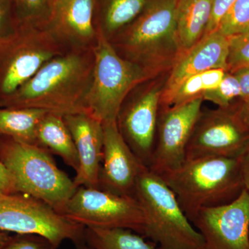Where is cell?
<instances>
[{
	"instance_id": "6da1fadb",
	"label": "cell",
	"mask_w": 249,
	"mask_h": 249,
	"mask_svg": "<svg viewBox=\"0 0 249 249\" xmlns=\"http://www.w3.org/2000/svg\"><path fill=\"white\" fill-rule=\"evenodd\" d=\"M94 49L67 51L46 62L0 107L42 109L62 116L86 113L85 96L94 67Z\"/></svg>"
},
{
	"instance_id": "7a4b0ae2",
	"label": "cell",
	"mask_w": 249,
	"mask_h": 249,
	"mask_svg": "<svg viewBox=\"0 0 249 249\" xmlns=\"http://www.w3.org/2000/svg\"><path fill=\"white\" fill-rule=\"evenodd\" d=\"M178 0H155L133 22L109 40L119 55L150 78L170 71L183 53L177 34Z\"/></svg>"
},
{
	"instance_id": "3957f363",
	"label": "cell",
	"mask_w": 249,
	"mask_h": 249,
	"mask_svg": "<svg viewBox=\"0 0 249 249\" xmlns=\"http://www.w3.org/2000/svg\"><path fill=\"white\" fill-rule=\"evenodd\" d=\"M160 177L191 222L200 210L229 204L245 189L240 157L186 159L181 166Z\"/></svg>"
},
{
	"instance_id": "277c9868",
	"label": "cell",
	"mask_w": 249,
	"mask_h": 249,
	"mask_svg": "<svg viewBox=\"0 0 249 249\" xmlns=\"http://www.w3.org/2000/svg\"><path fill=\"white\" fill-rule=\"evenodd\" d=\"M134 197L144 214L142 237L157 249H201L202 237L187 217L163 178L145 168L136 183Z\"/></svg>"
},
{
	"instance_id": "5b68a950",
	"label": "cell",
	"mask_w": 249,
	"mask_h": 249,
	"mask_svg": "<svg viewBox=\"0 0 249 249\" xmlns=\"http://www.w3.org/2000/svg\"><path fill=\"white\" fill-rule=\"evenodd\" d=\"M0 161L12 175L18 193L40 199L57 212L76 191L73 179L38 145L0 137Z\"/></svg>"
},
{
	"instance_id": "8992f818",
	"label": "cell",
	"mask_w": 249,
	"mask_h": 249,
	"mask_svg": "<svg viewBox=\"0 0 249 249\" xmlns=\"http://www.w3.org/2000/svg\"><path fill=\"white\" fill-rule=\"evenodd\" d=\"M98 31L92 78L85 96L84 108L86 113L106 124L115 122L129 93L152 78L137 64L121 57Z\"/></svg>"
},
{
	"instance_id": "52a82bcc",
	"label": "cell",
	"mask_w": 249,
	"mask_h": 249,
	"mask_svg": "<svg viewBox=\"0 0 249 249\" xmlns=\"http://www.w3.org/2000/svg\"><path fill=\"white\" fill-rule=\"evenodd\" d=\"M67 52L47 28L19 24L0 38V103L51 59Z\"/></svg>"
},
{
	"instance_id": "ba28073f",
	"label": "cell",
	"mask_w": 249,
	"mask_h": 249,
	"mask_svg": "<svg viewBox=\"0 0 249 249\" xmlns=\"http://www.w3.org/2000/svg\"><path fill=\"white\" fill-rule=\"evenodd\" d=\"M85 229L33 196L21 193L0 196L1 231L41 236L57 249L65 240L74 245L84 241Z\"/></svg>"
},
{
	"instance_id": "9c48e42d",
	"label": "cell",
	"mask_w": 249,
	"mask_h": 249,
	"mask_svg": "<svg viewBox=\"0 0 249 249\" xmlns=\"http://www.w3.org/2000/svg\"><path fill=\"white\" fill-rule=\"evenodd\" d=\"M59 213L85 228L129 229L141 235L143 232L144 214L138 200L100 188H77Z\"/></svg>"
},
{
	"instance_id": "30bf717a",
	"label": "cell",
	"mask_w": 249,
	"mask_h": 249,
	"mask_svg": "<svg viewBox=\"0 0 249 249\" xmlns=\"http://www.w3.org/2000/svg\"><path fill=\"white\" fill-rule=\"evenodd\" d=\"M147 80L134 88L120 108L116 124L132 152L150 166L155 147L163 79Z\"/></svg>"
},
{
	"instance_id": "8fae6325",
	"label": "cell",
	"mask_w": 249,
	"mask_h": 249,
	"mask_svg": "<svg viewBox=\"0 0 249 249\" xmlns=\"http://www.w3.org/2000/svg\"><path fill=\"white\" fill-rule=\"evenodd\" d=\"M235 104L201 111L187 145L186 159L241 157L249 145V132L239 117Z\"/></svg>"
},
{
	"instance_id": "7c38bea8",
	"label": "cell",
	"mask_w": 249,
	"mask_h": 249,
	"mask_svg": "<svg viewBox=\"0 0 249 249\" xmlns=\"http://www.w3.org/2000/svg\"><path fill=\"white\" fill-rule=\"evenodd\" d=\"M203 101L199 97L178 106L160 107L149 170L160 176L185 161L187 145L202 111Z\"/></svg>"
},
{
	"instance_id": "4fadbf2b",
	"label": "cell",
	"mask_w": 249,
	"mask_h": 249,
	"mask_svg": "<svg viewBox=\"0 0 249 249\" xmlns=\"http://www.w3.org/2000/svg\"><path fill=\"white\" fill-rule=\"evenodd\" d=\"M191 223L202 237L201 249H249V193L200 210Z\"/></svg>"
},
{
	"instance_id": "5bb4252c",
	"label": "cell",
	"mask_w": 249,
	"mask_h": 249,
	"mask_svg": "<svg viewBox=\"0 0 249 249\" xmlns=\"http://www.w3.org/2000/svg\"><path fill=\"white\" fill-rule=\"evenodd\" d=\"M103 124L100 189L121 196H133L139 175L145 169L121 135L115 122Z\"/></svg>"
},
{
	"instance_id": "9a60e30c",
	"label": "cell",
	"mask_w": 249,
	"mask_h": 249,
	"mask_svg": "<svg viewBox=\"0 0 249 249\" xmlns=\"http://www.w3.org/2000/svg\"><path fill=\"white\" fill-rule=\"evenodd\" d=\"M96 0H55L47 29L66 51L94 49L98 31Z\"/></svg>"
},
{
	"instance_id": "2e32d148",
	"label": "cell",
	"mask_w": 249,
	"mask_h": 249,
	"mask_svg": "<svg viewBox=\"0 0 249 249\" xmlns=\"http://www.w3.org/2000/svg\"><path fill=\"white\" fill-rule=\"evenodd\" d=\"M229 37L217 31L204 36L192 48L183 52L170 69L160 98L163 107L175 90L190 77L203 72L223 69L228 71Z\"/></svg>"
},
{
	"instance_id": "e0dca14e",
	"label": "cell",
	"mask_w": 249,
	"mask_h": 249,
	"mask_svg": "<svg viewBox=\"0 0 249 249\" xmlns=\"http://www.w3.org/2000/svg\"><path fill=\"white\" fill-rule=\"evenodd\" d=\"M74 142L79 168L73 178L77 187L99 188L103 157V124L88 113L64 116Z\"/></svg>"
},
{
	"instance_id": "ac0fdd59",
	"label": "cell",
	"mask_w": 249,
	"mask_h": 249,
	"mask_svg": "<svg viewBox=\"0 0 249 249\" xmlns=\"http://www.w3.org/2000/svg\"><path fill=\"white\" fill-rule=\"evenodd\" d=\"M37 145L59 156L65 164L78 171L79 160L74 142L64 116L54 113L45 114L37 126Z\"/></svg>"
},
{
	"instance_id": "d6986e66",
	"label": "cell",
	"mask_w": 249,
	"mask_h": 249,
	"mask_svg": "<svg viewBox=\"0 0 249 249\" xmlns=\"http://www.w3.org/2000/svg\"><path fill=\"white\" fill-rule=\"evenodd\" d=\"M212 7L213 0H178L177 34L183 53L204 37Z\"/></svg>"
},
{
	"instance_id": "ffe728a7",
	"label": "cell",
	"mask_w": 249,
	"mask_h": 249,
	"mask_svg": "<svg viewBox=\"0 0 249 249\" xmlns=\"http://www.w3.org/2000/svg\"><path fill=\"white\" fill-rule=\"evenodd\" d=\"M47 111L24 108L0 107V137H7L17 142L37 145V126Z\"/></svg>"
},
{
	"instance_id": "44dd1931",
	"label": "cell",
	"mask_w": 249,
	"mask_h": 249,
	"mask_svg": "<svg viewBox=\"0 0 249 249\" xmlns=\"http://www.w3.org/2000/svg\"><path fill=\"white\" fill-rule=\"evenodd\" d=\"M148 0H107L103 8L98 29L108 40L133 22L145 11Z\"/></svg>"
},
{
	"instance_id": "7402d4cb",
	"label": "cell",
	"mask_w": 249,
	"mask_h": 249,
	"mask_svg": "<svg viewBox=\"0 0 249 249\" xmlns=\"http://www.w3.org/2000/svg\"><path fill=\"white\" fill-rule=\"evenodd\" d=\"M85 240L93 249H157L150 241L129 229L85 228Z\"/></svg>"
},
{
	"instance_id": "603a6c76",
	"label": "cell",
	"mask_w": 249,
	"mask_h": 249,
	"mask_svg": "<svg viewBox=\"0 0 249 249\" xmlns=\"http://www.w3.org/2000/svg\"><path fill=\"white\" fill-rule=\"evenodd\" d=\"M227 72L223 69H214L190 77L178 87L163 107L178 106L203 97L206 91L220 84Z\"/></svg>"
},
{
	"instance_id": "cb8c5ba5",
	"label": "cell",
	"mask_w": 249,
	"mask_h": 249,
	"mask_svg": "<svg viewBox=\"0 0 249 249\" xmlns=\"http://www.w3.org/2000/svg\"><path fill=\"white\" fill-rule=\"evenodd\" d=\"M55 0H12L18 26L28 24L47 28L53 14Z\"/></svg>"
},
{
	"instance_id": "d4e9b609",
	"label": "cell",
	"mask_w": 249,
	"mask_h": 249,
	"mask_svg": "<svg viewBox=\"0 0 249 249\" xmlns=\"http://www.w3.org/2000/svg\"><path fill=\"white\" fill-rule=\"evenodd\" d=\"M249 31V0H236L218 25L217 32L227 37Z\"/></svg>"
},
{
	"instance_id": "484cf974",
	"label": "cell",
	"mask_w": 249,
	"mask_h": 249,
	"mask_svg": "<svg viewBox=\"0 0 249 249\" xmlns=\"http://www.w3.org/2000/svg\"><path fill=\"white\" fill-rule=\"evenodd\" d=\"M241 89L240 83L233 73L227 71L220 84L214 89L206 91L203 98L206 101L217 105L221 108L231 107L235 104L234 101H240Z\"/></svg>"
},
{
	"instance_id": "4316f807",
	"label": "cell",
	"mask_w": 249,
	"mask_h": 249,
	"mask_svg": "<svg viewBox=\"0 0 249 249\" xmlns=\"http://www.w3.org/2000/svg\"><path fill=\"white\" fill-rule=\"evenodd\" d=\"M229 39L228 71L233 73L242 69L249 68V31Z\"/></svg>"
},
{
	"instance_id": "83f0119b",
	"label": "cell",
	"mask_w": 249,
	"mask_h": 249,
	"mask_svg": "<svg viewBox=\"0 0 249 249\" xmlns=\"http://www.w3.org/2000/svg\"><path fill=\"white\" fill-rule=\"evenodd\" d=\"M1 249H56L49 240L41 236L19 235L11 237Z\"/></svg>"
},
{
	"instance_id": "f1b7e54d",
	"label": "cell",
	"mask_w": 249,
	"mask_h": 249,
	"mask_svg": "<svg viewBox=\"0 0 249 249\" xmlns=\"http://www.w3.org/2000/svg\"><path fill=\"white\" fill-rule=\"evenodd\" d=\"M17 27L12 0H0V38L14 33Z\"/></svg>"
},
{
	"instance_id": "f546056e",
	"label": "cell",
	"mask_w": 249,
	"mask_h": 249,
	"mask_svg": "<svg viewBox=\"0 0 249 249\" xmlns=\"http://www.w3.org/2000/svg\"><path fill=\"white\" fill-rule=\"evenodd\" d=\"M235 1L236 0H213L212 14L204 36L209 35L217 30L221 19Z\"/></svg>"
},
{
	"instance_id": "4dcf8cb0",
	"label": "cell",
	"mask_w": 249,
	"mask_h": 249,
	"mask_svg": "<svg viewBox=\"0 0 249 249\" xmlns=\"http://www.w3.org/2000/svg\"><path fill=\"white\" fill-rule=\"evenodd\" d=\"M18 193L12 175L0 161V196Z\"/></svg>"
},
{
	"instance_id": "1f68e13d",
	"label": "cell",
	"mask_w": 249,
	"mask_h": 249,
	"mask_svg": "<svg viewBox=\"0 0 249 249\" xmlns=\"http://www.w3.org/2000/svg\"><path fill=\"white\" fill-rule=\"evenodd\" d=\"M232 73L235 75L240 83V101H248L249 100V68L242 69Z\"/></svg>"
},
{
	"instance_id": "d6a6232c",
	"label": "cell",
	"mask_w": 249,
	"mask_h": 249,
	"mask_svg": "<svg viewBox=\"0 0 249 249\" xmlns=\"http://www.w3.org/2000/svg\"><path fill=\"white\" fill-rule=\"evenodd\" d=\"M241 173L245 189L249 193V145L240 157Z\"/></svg>"
},
{
	"instance_id": "836d02e7",
	"label": "cell",
	"mask_w": 249,
	"mask_h": 249,
	"mask_svg": "<svg viewBox=\"0 0 249 249\" xmlns=\"http://www.w3.org/2000/svg\"><path fill=\"white\" fill-rule=\"evenodd\" d=\"M235 107L239 117L249 132V100L239 101L235 103Z\"/></svg>"
},
{
	"instance_id": "e575fe53",
	"label": "cell",
	"mask_w": 249,
	"mask_h": 249,
	"mask_svg": "<svg viewBox=\"0 0 249 249\" xmlns=\"http://www.w3.org/2000/svg\"><path fill=\"white\" fill-rule=\"evenodd\" d=\"M11 238V236H10L8 232L0 231V249H2Z\"/></svg>"
},
{
	"instance_id": "d590c367",
	"label": "cell",
	"mask_w": 249,
	"mask_h": 249,
	"mask_svg": "<svg viewBox=\"0 0 249 249\" xmlns=\"http://www.w3.org/2000/svg\"><path fill=\"white\" fill-rule=\"evenodd\" d=\"M74 245L75 247H76L75 249H93L92 247H90L88 244H87L85 240L82 241V242H79V243H77Z\"/></svg>"
}]
</instances>
